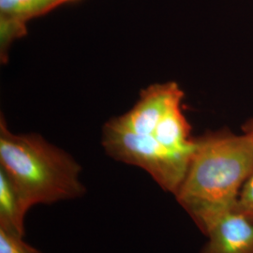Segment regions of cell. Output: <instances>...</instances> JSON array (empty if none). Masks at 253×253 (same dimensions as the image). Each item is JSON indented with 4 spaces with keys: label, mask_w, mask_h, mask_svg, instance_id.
Masks as SVG:
<instances>
[{
    "label": "cell",
    "mask_w": 253,
    "mask_h": 253,
    "mask_svg": "<svg viewBox=\"0 0 253 253\" xmlns=\"http://www.w3.org/2000/svg\"><path fill=\"white\" fill-rule=\"evenodd\" d=\"M253 172V144L245 133L217 131L196 139V148L175 199L205 234L235 209Z\"/></svg>",
    "instance_id": "6da1fadb"
},
{
    "label": "cell",
    "mask_w": 253,
    "mask_h": 253,
    "mask_svg": "<svg viewBox=\"0 0 253 253\" xmlns=\"http://www.w3.org/2000/svg\"><path fill=\"white\" fill-rule=\"evenodd\" d=\"M0 165L25 207L51 205L85 193L82 168L72 155L36 133H14L0 120Z\"/></svg>",
    "instance_id": "7a4b0ae2"
},
{
    "label": "cell",
    "mask_w": 253,
    "mask_h": 253,
    "mask_svg": "<svg viewBox=\"0 0 253 253\" xmlns=\"http://www.w3.org/2000/svg\"><path fill=\"white\" fill-rule=\"evenodd\" d=\"M101 144L110 157L145 170L162 189L173 195L192 158L167 149L152 136L138 134L118 126L113 119L102 128Z\"/></svg>",
    "instance_id": "3957f363"
},
{
    "label": "cell",
    "mask_w": 253,
    "mask_h": 253,
    "mask_svg": "<svg viewBox=\"0 0 253 253\" xmlns=\"http://www.w3.org/2000/svg\"><path fill=\"white\" fill-rule=\"evenodd\" d=\"M208 242L201 253H253V222L233 209L207 230Z\"/></svg>",
    "instance_id": "277c9868"
},
{
    "label": "cell",
    "mask_w": 253,
    "mask_h": 253,
    "mask_svg": "<svg viewBox=\"0 0 253 253\" xmlns=\"http://www.w3.org/2000/svg\"><path fill=\"white\" fill-rule=\"evenodd\" d=\"M27 209L11 181L0 169V228L23 236Z\"/></svg>",
    "instance_id": "5b68a950"
},
{
    "label": "cell",
    "mask_w": 253,
    "mask_h": 253,
    "mask_svg": "<svg viewBox=\"0 0 253 253\" xmlns=\"http://www.w3.org/2000/svg\"><path fill=\"white\" fill-rule=\"evenodd\" d=\"M64 3L65 0H0V15L27 23Z\"/></svg>",
    "instance_id": "8992f818"
},
{
    "label": "cell",
    "mask_w": 253,
    "mask_h": 253,
    "mask_svg": "<svg viewBox=\"0 0 253 253\" xmlns=\"http://www.w3.org/2000/svg\"><path fill=\"white\" fill-rule=\"evenodd\" d=\"M27 22L0 15V55L2 62L6 61L10 44L27 34Z\"/></svg>",
    "instance_id": "52a82bcc"
},
{
    "label": "cell",
    "mask_w": 253,
    "mask_h": 253,
    "mask_svg": "<svg viewBox=\"0 0 253 253\" xmlns=\"http://www.w3.org/2000/svg\"><path fill=\"white\" fill-rule=\"evenodd\" d=\"M0 253H41L27 244L23 236L0 228Z\"/></svg>",
    "instance_id": "ba28073f"
},
{
    "label": "cell",
    "mask_w": 253,
    "mask_h": 253,
    "mask_svg": "<svg viewBox=\"0 0 253 253\" xmlns=\"http://www.w3.org/2000/svg\"><path fill=\"white\" fill-rule=\"evenodd\" d=\"M235 209L253 222V172L245 182Z\"/></svg>",
    "instance_id": "9c48e42d"
},
{
    "label": "cell",
    "mask_w": 253,
    "mask_h": 253,
    "mask_svg": "<svg viewBox=\"0 0 253 253\" xmlns=\"http://www.w3.org/2000/svg\"><path fill=\"white\" fill-rule=\"evenodd\" d=\"M243 133L246 135L249 136V138L252 140L253 144V119L247 122L243 126Z\"/></svg>",
    "instance_id": "30bf717a"
},
{
    "label": "cell",
    "mask_w": 253,
    "mask_h": 253,
    "mask_svg": "<svg viewBox=\"0 0 253 253\" xmlns=\"http://www.w3.org/2000/svg\"><path fill=\"white\" fill-rule=\"evenodd\" d=\"M65 1H66V2H69V1H71V0H65Z\"/></svg>",
    "instance_id": "8fae6325"
}]
</instances>
